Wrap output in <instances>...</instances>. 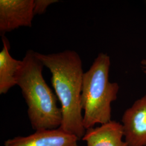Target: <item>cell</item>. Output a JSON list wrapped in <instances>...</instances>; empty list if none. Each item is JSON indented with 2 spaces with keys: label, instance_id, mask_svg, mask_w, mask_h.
Instances as JSON below:
<instances>
[{
  "label": "cell",
  "instance_id": "obj_1",
  "mask_svg": "<svg viewBox=\"0 0 146 146\" xmlns=\"http://www.w3.org/2000/svg\"><path fill=\"white\" fill-rule=\"evenodd\" d=\"M36 53L52 74L51 82L62 111L60 128L79 140L82 139L86 130L81 104L84 74L81 58L72 50L48 54Z\"/></svg>",
  "mask_w": 146,
  "mask_h": 146
},
{
  "label": "cell",
  "instance_id": "obj_2",
  "mask_svg": "<svg viewBox=\"0 0 146 146\" xmlns=\"http://www.w3.org/2000/svg\"><path fill=\"white\" fill-rule=\"evenodd\" d=\"M44 67L36 52L29 50L16 75L17 85L21 88L28 118L35 131L59 128L62 120L58 98L43 78Z\"/></svg>",
  "mask_w": 146,
  "mask_h": 146
},
{
  "label": "cell",
  "instance_id": "obj_3",
  "mask_svg": "<svg viewBox=\"0 0 146 146\" xmlns=\"http://www.w3.org/2000/svg\"><path fill=\"white\" fill-rule=\"evenodd\" d=\"M110 66V56L101 52L84 73L81 104L86 130L111 121V104L117 99L120 87L109 80Z\"/></svg>",
  "mask_w": 146,
  "mask_h": 146
},
{
  "label": "cell",
  "instance_id": "obj_4",
  "mask_svg": "<svg viewBox=\"0 0 146 146\" xmlns=\"http://www.w3.org/2000/svg\"><path fill=\"white\" fill-rule=\"evenodd\" d=\"M34 0H0V34L5 36L21 27H31Z\"/></svg>",
  "mask_w": 146,
  "mask_h": 146
},
{
  "label": "cell",
  "instance_id": "obj_5",
  "mask_svg": "<svg viewBox=\"0 0 146 146\" xmlns=\"http://www.w3.org/2000/svg\"><path fill=\"white\" fill-rule=\"evenodd\" d=\"M128 146H146V94L125 110L122 118Z\"/></svg>",
  "mask_w": 146,
  "mask_h": 146
},
{
  "label": "cell",
  "instance_id": "obj_6",
  "mask_svg": "<svg viewBox=\"0 0 146 146\" xmlns=\"http://www.w3.org/2000/svg\"><path fill=\"white\" fill-rule=\"evenodd\" d=\"M78 138L60 128L35 131L26 136H16L5 142L4 146H78Z\"/></svg>",
  "mask_w": 146,
  "mask_h": 146
},
{
  "label": "cell",
  "instance_id": "obj_7",
  "mask_svg": "<svg viewBox=\"0 0 146 146\" xmlns=\"http://www.w3.org/2000/svg\"><path fill=\"white\" fill-rule=\"evenodd\" d=\"M124 136L123 125L119 122H109L86 131L82 139L87 146H128L122 141Z\"/></svg>",
  "mask_w": 146,
  "mask_h": 146
},
{
  "label": "cell",
  "instance_id": "obj_8",
  "mask_svg": "<svg viewBox=\"0 0 146 146\" xmlns=\"http://www.w3.org/2000/svg\"><path fill=\"white\" fill-rule=\"evenodd\" d=\"M3 48L0 52V94H5L17 85L16 75L22 60H16L9 52L10 44L5 36H2Z\"/></svg>",
  "mask_w": 146,
  "mask_h": 146
},
{
  "label": "cell",
  "instance_id": "obj_9",
  "mask_svg": "<svg viewBox=\"0 0 146 146\" xmlns=\"http://www.w3.org/2000/svg\"><path fill=\"white\" fill-rule=\"evenodd\" d=\"M56 2H58L57 0H34V15L43 14L46 11L49 5Z\"/></svg>",
  "mask_w": 146,
  "mask_h": 146
},
{
  "label": "cell",
  "instance_id": "obj_10",
  "mask_svg": "<svg viewBox=\"0 0 146 146\" xmlns=\"http://www.w3.org/2000/svg\"><path fill=\"white\" fill-rule=\"evenodd\" d=\"M141 67L143 72L146 74V58L142 60L141 62Z\"/></svg>",
  "mask_w": 146,
  "mask_h": 146
}]
</instances>
